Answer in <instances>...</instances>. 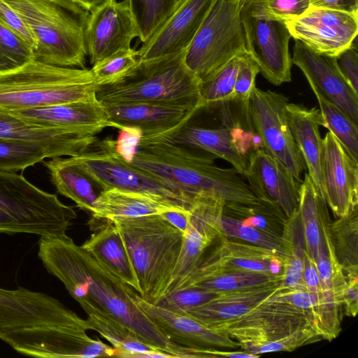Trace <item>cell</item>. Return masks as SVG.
<instances>
[{"mask_svg":"<svg viewBox=\"0 0 358 358\" xmlns=\"http://www.w3.org/2000/svg\"><path fill=\"white\" fill-rule=\"evenodd\" d=\"M87 320L92 330L97 331L115 349V357H171L169 355L146 343L134 331L113 317L87 309Z\"/></svg>","mask_w":358,"mask_h":358,"instance_id":"cell-34","label":"cell"},{"mask_svg":"<svg viewBox=\"0 0 358 358\" xmlns=\"http://www.w3.org/2000/svg\"><path fill=\"white\" fill-rule=\"evenodd\" d=\"M140 59L138 50H120L92 66L90 69L96 85L112 82L133 67Z\"/></svg>","mask_w":358,"mask_h":358,"instance_id":"cell-47","label":"cell"},{"mask_svg":"<svg viewBox=\"0 0 358 358\" xmlns=\"http://www.w3.org/2000/svg\"><path fill=\"white\" fill-rule=\"evenodd\" d=\"M310 6V0H248L243 8L256 18L285 22L301 15Z\"/></svg>","mask_w":358,"mask_h":358,"instance_id":"cell-44","label":"cell"},{"mask_svg":"<svg viewBox=\"0 0 358 358\" xmlns=\"http://www.w3.org/2000/svg\"><path fill=\"white\" fill-rule=\"evenodd\" d=\"M222 125L216 128L203 127L185 124L180 129L166 135L151 138H160L205 152L221 158L241 175L244 176L250 153L262 148L252 126L233 119L227 121L224 103L220 104Z\"/></svg>","mask_w":358,"mask_h":358,"instance_id":"cell-10","label":"cell"},{"mask_svg":"<svg viewBox=\"0 0 358 358\" xmlns=\"http://www.w3.org/2000/svg\"><path fill=\"white\" fill-rule=\"evenodd\" d=\"M51 158L40 145L0 137V171L16 172Z\"/></svg>","mask_w":358,"mask_h":358,"instance_id":"cell-41","label":"cell"},{"mask_svg":"<svg viewBox=\"0 0 358 358\" xmlns=\"http://www.w3.org/2000/svg\"><path fill=\"white\" fill-rule=\"evenodd\" d=\"M268 298L242 317L213 329L227 334L242 348L282 338L308 324H313L301 310Z\"/></svg>","mask_w":358,"mask_h":358,"instance_id":"cell-17","label":"cell"},{"mask_svg":"<svg viewBox=\"0 0 358 358\" xmlns=\"http://www.w3.org/2000/svg\"><path fill=\"white\" fill-rule=\"evenodd\" d=\"M259 73V65L248 53L241 56L231 101L248 108Z\"/></svg>","mask_w":358,"mask_h":358,"instance_id":"cell-50","label":"cell"},{"mask_svg":"<svg viewBox=\"0 0 358 358\" xmlns=\"http://www.w3.org/2000/svg\"><path fill=\"white\" fill-rule=\"evenodd\" d=\"M288 103V98L282 94L255 87L249 100L248 114L262 148L282 162L296 180L302 181L301 176L306 168L289 127Z\"/></svg>","mask_w":358,"mask_h":358,"instance_id":"cell-11","label":"cell"},{"mask_svg":"<svg viewBox=\"0 0 358 358\" xmlns=\"http://www.w3.org/2000/svg\"><path fill=\"white\" fill-rule=\"evenodd\" d=\"M170 210H188L182 205L161 196L113 188L99 195L93 219L112 220L162 214Z\"/></svg>","mask_w":358,"mask_h":358,"instance_id":"cell-30","label":"cell"},{"mask_svg":"<svg viewBox=\"0 0 358 358\" xmlns=\"http://www.w3.org/2000/svg\"><path fill=\"white\" fill-rule=\"evenodd\" d=\"M104 191L113 188L161 196L189 210L193 198L166 182L125 161L115 140L96 138L83 153L69 157Z\"/></svg>","mask_w":358,"mask_h":358,"instance_id":"cell-9","label":"cell"},{"mask_svg":"<svg viewBox=\"0 0 358 358\" xmlns=\"http://www.w3.org/2000/svg\"><path fill=\"white\" fill-rule=\"evenodd\" d=\"M244 176L259 200L278 206L287 217L298 210L302 181L263 148L250 153Z\"/></svg>","mask_w":358,"mask_h":358,"instance_id":"cell-20","label":"cell"},{"mask_svg":"<svg viewBox=\"0 0 358 358\" xmlns=\"http://www.w3.org/2000/svg\"><path fill=\"white\" fill-rule=\"evenodd\" d=\"M315 94L326 127L339 141L350 156L358 162V127L340 107L327 98L312 83L308 82Z\"/></svg>","mask_w":358,"mask_h":358,"instance_id":"cell-37","label":"cell"},{"mask_svg":"<svg viewBox=\"0 0 358 358\" xmlns=\"http://www.w3.org/2000/svg\"><path fill=\"white\" fill-rule=\"evenodd\" d=\"M110 221L121 235L133 265L138 294L157 304L178 262L183 234L161 214Z\"/></svg>","mask_w":358,"mask_h":358,"instance_id":"cell-5","label":"cell"},{"mask_svg":"<svg viewBox=\"0 0 358 358\" xmlns=\"http://www.w3.org/2000/svg\"><path fill=\"white\" fill-rule=\"evenodd\" d=\"M280 282V280H278L250 288L219 293L208 303L185 315L213 328L247 314L275 293Z\"/></svg>","mask_w":358,"mask_h":358,"instance_id":"cell-31","label":"cell"},{"mask_svg":"<svg viewBox=\"0 0 358 358\" xmlns=\"http://www.w3.org/2000/svg\"><path fill=\"white\" fill-rule=\"evenodd\" d=\"M324 340L313 324H308L292 334L273 341L250 344L243 350L258 357L262 354L275 352H291L298 348Z\"/></svg>","mask_w":358,"mask_h":358,"instance_id":"cell-45","label":"cell"},{"mask_svg":"<svg viewBox=\"0 0 358 358\" xmlns=\"http://www.w3.org/2000/svg\"><path fill=\"white\" fill-rule=\"evenodd\" d=\"M11 112L35 123L72 128L94 135L112 127L102 104L97 99Z\"/></svg>","mask_w":358,"mask_h":358,"instance_id":"cell-29","label":"cell"},{"mask_svg":"<svg viewBox=\"0 0 358 358\" xmlns=\"http://www.w3.org/2000/svg\"><path fill=\"white\" fill-rule=\"evenodd\" d=\"M240 1L245 3V2L248 1V0H240Z\"/></svg>","mask_w":358,"mask_h":358,"instance_id":"cell-58","label":"cell"},{"mask_svg":"<svg viewBox=\"0 0 358 358\" xmlns=\"http://www.w3.org/2000/svg\"><path fill=\"white\" fill-rule=\"evenodd\" d=\"M339 69L353 91L358 94V52L355 43L343 51L338 57Z\"/></svg>","mask_w":358,"mask_h":358,"instance_id":"cell-53","label":"cell"},{"mask_svg":"<svg viewBox=\"0 0 358 358\" xmlns=\"http://www.w3.org/2000/svg\"><path fill=\"white\" fill-rule=\"evenodd\" d=\"M240 0H215L185 50L189 70L203 81L234 57L248 54Z\"/></svg>","mask_w":358,"mask_h":358,"instance_id":"cell-8","label":"cell"},{"mask_svg":"<svg viewBox=\"0 0 358 358\" xmlns=\"http://www.w3.org/2000/svg\"><path fill=\"white\" fill-rule=\"evenodd\" d=\"M185 54L139 59L112 82L96 85L97 100L101 104L150 103L199 110L201 82L185 65Z\"/></svg>","mask_w":358,"mask_h":358,"instance_id":"cell-3","label":"cell"},{"mask_svg":"<svg viewBox=\"0 0 358 358\" xmlns=\"http://www.w3.org/2000/svg\"><path fill=\"white\" fill-rule=\"evenodd\" d=\"M89 12H92L111 0H73Z\"/></svg>","mask_w":358,"mask_h":358,"instance_id":"cell-57","label":"cell"},{"mask_svg":"<svg viewBox=\"0 0 358 358\" xmlns=\"http://www.w3.org/2000/svg\"><path fill=\"white\" fill-rule=\"evenodd\" d=\"M37 326L92 329L87 320L53 296L22 287H0V335Z\"/></svg>","mask_w":358,"mask_h":358,"instance_id":"cell-13","label":"cell"},{"mask_svg":"<svg viewBox=\"0 0 358 358\" xmlns=\"http://www.w3.org/2000/svg\"><path fill=\"white\" fill-rule=\"evenodd\" d=\"M51 159L45 165L57 191L73 201L79 208L92 213L96 201L103 191L101 187L69 157Z\"/></svg>","mask_w":358,"mask_h":358,"instance_id":"cell-33","label":"cell"},{"mask_svg":"<svg viewBox=\"0 0 358 358\" xmlns=\"http://www.w3.org/2000/svg\"><path fill=\"white\" fill-rule=\"evenodd\" d=\"M322 175L327 205L337 218L348 215L358 204V162L329 131L323 138Z\"/></svg>","mask_w":358,"mask_h":358,"instance_id":"cell-19","label":"cell"},{"mask_svg":"<svg viewBox=\"0 0 358 358\" xmlns=\"http://www.w3.org/2000/svg\"><path fill=\"white\" fill-rule=\"evenodd\" d=\"M281 238L287 253V258L283 263L279 288L306 287L303 282V271L306 246L299 210L291 217H287Z\"/></svg>","mask_w":358,"mask_h":358,"instance_id":"cell-35","label":"cell"},{"mask_svg":"<svg viewBox=\"0 0 358 358\" xmlns=\"http://www.w3.org/2000/svg\"><path fill=\"white\" fill-rule=\"evenodd\" d=\"M0 339L18 353L40 358H94L115 356V349L83 329L37 326L0 335Z\"/></svg>","mask_w":358,"mask_h":358,"instance_id":"cell-12","label":"cell"},{"mask_svg":"<svg viewBox=\"0 0 358 358\" xmlns=\"http://www.w3.org/2000/svg\"><path fill=\"white\" fill-rule=\"evenodd\" d=\"M166 140L142 137L131 164L191 198L215 197L226 203L260 201L234 169L215 164L212 155Z\"/></svg>","mask_w":358,"mask_h":358,"instance_id":"cell-2","label":"cell"},{"mask_svg":"<svg viewBox=\"0 0 358 358\" xmlns=\"http://www.w3.org/2000/svg\"><path fill=\"white\" fill-rule=\"evenodd\" d=\"M326 202L320 196L307 173L300 186L299 211L304 231L307 255L315 262L321 239L320 217Z\"/></svg>","mask_w":358,"mask_h":358,"instance_id":"cell-38","label":"cell"},{"mask_svg":"<svg viewBox=\"0 0 358 358\" xmlns=\"http://www.w3.org/2000/svg\"><path fill=\"white\" fill-rule=\"evenodd\" d=\"M143 43L148 41L179 6L181 0H127Z\"/></svg>","mask_w":358,"mask_h":358,"instance_id":"cell-39","label":"cell"},{"mask_svg":"<svg viewBox=\"0 0 358 358\" xmlns=\"http://www.w3.org/2000/svg\"><path fill=\"white\" fill-rule=\"evenodd\" d=\"M134 300L139 308L173 343L196 349L240 348L227 334L210 328L194 318L169 311L144 300L137 292Z\"/></svg>","mask_w":358,"mask_h":358,"instance_id":"cell-26","label":"cell"},{"mask_svg":"<svg viewBox=\"0 0 358 358\" xmlns=\"http://www.w3.org/2000/svg\"><path fill=\"white\" fill-rule=\"evenodd\" d=\"M292 62L330 101L358 122V94L342 74L337 57L318 53L294 40Z\"/></svg>","mask_w":358,"mask_h":358,"instance_id":"cell-23","label":"cell"},{"mask_svg":"<svg viewBox=\"0 0 358 358\" xmlns=\"http://www.w3.org/2000/svg\"><path fill=\"white\" fill-rule=\"evenodd\" d=\"M103 223L81 245L102 266L138 293L139 287L133 265L117 227L110 220Z\"/></svg>","mask_w":358,"mask_h":358,"instance_id":"cell-32","label":"cell"},{"mask_svg":"<svg viewBox=\"0 0 358 358\" xmlns=\"http://www.w3.org/2000/svg\"><path fill=\"white\" fill-rule=\"evenodd\" d=\"M162 217L176 227L185 236L190 222L189 210H170L162 213Z\"/></svg>","mask_w":358,"mask_h":358,"instance_id":"cell-55","label":"cell"},{"mask_svg":"<svg viewBox=\"0 0 358 358\" xmlns=\"http://www.w3.org/2000/svg\"><path fill=\"white\" fill-rule=\"evenodd\" d=\"M241 17L248 54L259 65L260 73L271 84L292 81L291 34L284 22L251 16L242 6Z\"/></svg>","mask_w":358,"mask_h":358,"instance_id":"cell-16","label":"cell"},{"mask_svg":"<svg viewBox=\"0 0 358 358\" xmlns=\"http://www.w3.org/2000/svg\"><path fill=\"white\" fill-rule=\"evenodd\" d=\"M310 6L358 11V0H310Z\"/></svg>","mask_w":358,"mask_h":358,"instance_id":"cell-56","label":"cell"},{"mask_svg":"<svg viewBox=\"0 0 358 358\" xmlns=\"http://www.w3.org/2000/svg\"><path fill=\"white\" fill-rule=\"evenodd\" d=\"M119 131L115 140L116 150L125 161L131 163L143 136V132L132 127H123Z\"/></svg>","mask_w":358,"mask_h":358,"instance_id":"cell-52","label":"cell"},{"mask_svg":"<svg viewBox=\"0 0 358 358\" xmlns=\"http://www.w3.org/2000/svg\"><path fill=\"white\" fill-rule=\"evenodd\" d=\"M36 41L34 60L85 69V32L90 12L73 0H6Z\"/></svg>","mask_w":358,"mask_h":358,"instance_id":"cell-4","label":"cell"},{"mask_svg":"<svg viewBox=\"0 0 358 358\" xmlns=\"http://www.w3.org/2000/svg\"><path fill=\"white\" fill-rule=\"evenodd\" d=\"M281 274L273 275L259 272H219L200 277L185 287H197L219 294L281 280Z\"/></svg>","mask_w":358,"mask_h":358,"instance_id":"cell-40","label":"cell"},{"mask_svg":"<svg viewBox=\"0 0 358 358\" xmlns=\"http://www.w3.org/2000/svg\"><path fill=\"white\" fill-rule=\"evenodd\" d=\"M96 87L89 69L32 60L0 73V108L12 111L93 101L97 99Z\"/></svg>","mask_w":358,"mask_h":358,"instance_id":"cell-6","label":"cell"},{"mask_svg":"<svg viewBox=\"0 0 358 358\" xmlns=\"http://www.w3.org/2000/svg\"><path fill=\"white\" fill-rule=\"evenodd\" d=\"M336 259L348 278L358 275V208L329 224Z\"/></svg>","mask_w":358,"mask_h":358,"instance_id":"cell-36","label":"cell"},{"mask_svg":"<svg viewBox=\"0 0 358 358\" xmlns=\"http://www.w3.org/2000/svg\"><path fill=\"white\" fill-rule=\"evenodd\" d=\"M0 22L28 43L34 52L36 47L34 34L21 16L6 0H0Z\"/></svg>","mask_w":358,"mask_h":358,"instance_id":"cell-51","label":"cell"},{"mask_svg":"<svg viewBox=\"0 0 358 358\" xmlns=\"http://www.w3.org/2000/svg\"><path fill=\"white\" fill-rule=\"evenodd\" d=\"M112 127H136L143 137L168 134L188 123L197 109L150 103L102 104Z\"/></svg>","mask_w":358,"mask_h":358,"instance_id":"cell-27","label":"cell"},{"mask_svg":"<svg viewBox=\"0 0 358 358\" xmlns=\"http://www.w3.org/2000/svg\"><path fill=\"white\" fill-rule=\"evenodd\" d=\"M215 0H182L138 50L140 59L173 55L189 45Z\"/></svg>","mask_w":358,"mask_h":358,"instance_id":"cell-25","label":"cell"},{"mask_svg":"<svg viewBox=\"0 0 358 358\" xmlns=\"http://www.w3.org/2000/svg\"><path fill=\"white\" fill-rule=\"evenodd\" d=\"M329 224L327 220H320L321 239L315 263L320 287L318 329L324 340L331 341L341 331V298L348 279L336 259Z\"/></svg>","mask_w":358,"mask_h":358,"instance_id":"cell-22","label":"cell"},{"mask_svg":"<svg viewBox=\"0 0 358 358\" xmlns=\"http://www.w3.org/2000/svg\"><path fill=\"white\" fill-rule=\"evenodd\" d=\"M76 217L56 194L16 172L0 171V233L64 236Z\"/></svg>","mask_w":358,"mask_h":358,"instance_id":"cell-7","label":"cell"},{"mask_svg":"<svg viewBox=\"0 0 358 358\" xmlns=\"http://www.w3.org/2000/svg\"><path fill=\"white\" fill-rule=\"evenodd\" d=\"M221 227L222 236L240 239L266 249L278 257L282 263L287 258L281 236L278 237L269 234L244 223L241 220L225 215L224 211L221 219Z\"/></svg>","mask_w":358,"mask_h":358,"instance_id":"cell-43","label":"cell"},{"mask_svg":"<svg viewBox=\"0 0 358 358\" xmlns=\"http://www.w3.org/2000/svg\"><path fill=\"white\" fill-rule=\"evenodd\" d=\"M32 60V48L0 22V73L15 70Z\"/></svg>","mask_w":358,"mask_h":358,"instance_id":"cell-46","label":"cell"},{"mask_svg":"<svg viewBox=\"0 0 358 358\" xmlns=\"http://www.w3.org/2000/svg\"><path fill=\"white\" fill-rule=\"evenodd\" d=\"M225 203L222 199L211 196L193 198L189 208V226L184 236L181 254L162 298L183 285L196 269L208 248L222 236L221 219Z\"/></svg>","mask_w":358,"mask_h":358,"instance_id":"cell-15","label":"cell"},{"mask_svg":"<svg viewBox=\"0 0 358 358\" xmlns=\"http://www.w3.org/2000/svg\"><path fill=\"white\" fill-rule=\"evenodd\" d=\"M286 112L292 138L302 155L307 173L325 201L322 175L323 138L320 131L323 120L320 112L315 107L308 108L293 103L287 104Z\"/></svg>","mask_w":358,"mask_h":358,"instance_id":"cell-28","label":"cell"},{"mask_svg":"<svg viewBox=\"0 0 358 358\" xmlns=\"http://www.w3.org/2000/svg\"><path fill=\"white\" fill-rule=\"evenodd\" d=\"M218 239L219 244L206 257H202L196 269L180 288L200 277L219 272L282 274V261L272 252L248 243L230 240L224 236Z\"/></svg>","mask_w":358,"mask_h":358,"instance_id":"cell-24","label":"cell"},{"mask_svg":"<svg viewBox=\"0 0 358 358\" xmlns=\"http://www.w3.org/2000/svg\"><path fill=\"white\" fill-rule=\"evenodd\" d=\"M341 298V306L349 317H355L358 310V278H347Z\"/></svg>","mask_w":358,"mask_h":358,"instance_id":"cell-54","label":"cell"},{"mask_svg":"<svg viewBox=\"0 0 358 358\" xmlns=\"http://www.w3.org/2000/svg\"><path fill=\"white\" fill-rule=\"evenodd\" d=\"M241 57H234L201 82L199 95L201 109L231 100Z\"/></svg>","mask_w":358,"mask_h":358,"instance_id":"cell-42","label":"cell"},{"mask_svg":"<svg viewBox=\"0 0 358 358\" xmlns=\"http://www.w3.org/2000/svg\"><path fill=\"white\" fill-rule=\"evenodd\" d=\"M217 294L197 287H187L167 294L156 305L169 311L185 315L208 303Z\"/></svg>","mask_w":358,"mask_h":358,"instance_id":"cell-48","label":"cell"},{"mask_svg":"<svg viewBox=\"0 0 358 358\" xmlns=\"http://www.w3.org/2000/svg\"><path fill=\"white\" fill-rule=\"evenodd\" d=\"M291 36L311 50L337 57L356 40L358 11L310 6L284 22Z\"/></svg>","mask_w":358,"mask_h":358,"instance_id":"cell-14","label":"cell"},{"mask_svg":"<svg viewBox=\"0 0 358 358\" xmlns=\"http://www.w3.org/2000/svg\"><path fill=\"white\" fill-rule=\"evenodd\" d=\"M137 37L127 0H111L90 14L85 41L87 56L93 66L107 57L131 48Z\"/></svg>","mask_w":358,"mask_h":358,"instance_id":"cell-18","label":"cell"},{"mask_svg":"<svg viewBox=\"0 0 358 358\" xmlns=\"http://www.w3.org/2000/svg\"><path fill=\"white\" fill-rule=\"evenodd\" d=\"M268 299L270 301L286 303L301 310L313 322L319 331V299L306 287L295 289L278 287L277 291Z\"/></svg>","mask_w":358,"mask_h":358,"instance_id":"cell-49","label":"cell"},{"mask_svg":"<svg viewBox=\"0 0 358 358\" xmlns=\"http://www.w3.org/2000/svg\"><path fill=\"white\" fill-rule=\"evenodd\" d=\"M0 137L40 145L51 158L78 155L97 138L78 129L35 123L1 108Z\"/></svg>","mask_w":358,"mask_h":358,"instance_id":"cell-21","label":"cell"},{"mask_svg":"<svg viewBox=\"0 0 358 358\" xmlns=\"http://www.w3.org/2000/svg\"><path fill=\"white\" fill-rule=\"evenodd\" d=\"M38 255L49 273L59 280L85 310L107 314L171 357H196V350L172 342L139 308L136 292L111 273L66 234L40 236Z\"/></svg>","mask_w":358,"mask_h":358,"instance_id":"cell-1","label":"cell"}]
</instances>
